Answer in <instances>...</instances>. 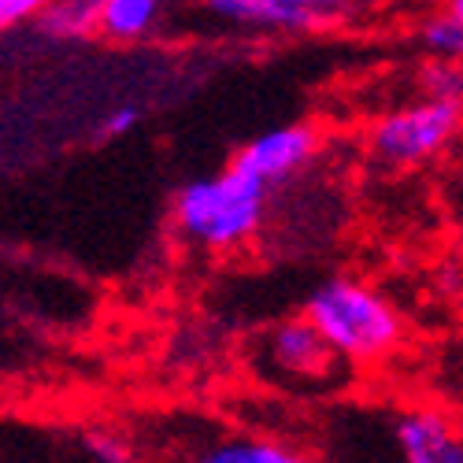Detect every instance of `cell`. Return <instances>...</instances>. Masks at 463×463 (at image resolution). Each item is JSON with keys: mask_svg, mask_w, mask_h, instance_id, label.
Here are the masks:
<instances>
[{"mask_svg": "<svg viewBox=\"0 0 463 463\" xmlns=\"http://www.w3.org/2000/svg\"><path fill=\"white\" fill-rule=\"evenodd\" d=\"M164 15V0H104L100 33L111 42H141L156 30Z\"/></svg>", "mask_w": 463, "mask_h": 463, "instance_id": "cell-8", "label": "cell"}, {"mask_svg": "<svg viewBox=\"0 0 463 463\" xmlns=\"http://www.w3.org/2000/svg\"><path fill=\"white\" fill-rule=\"evenodd\" d=\"M137 123H141V111H137L134 104H123V108H115V111L104 115L100 134H104V137H123V134H130Z\"/></svg>", "mask_w": 463, "mask_h": 463, "instance_id": "cell-15", "label": "cell"}, {"mask_svg": "<svg viewBox=\"0 0 463 463\" xmlns=\"http://www.w3.org/2000/svg\"><path fill=\"white\" fill-rule=\"evenodd\" d=\"M367 5H401V0H367Z\"/></svg>", "mask_w": 463, "mask_h": 463, "instance_id": "cell-17", "label": "cell"}, {"mask_svg": "<svg viewBox=\"0 0 463 463\" xmlns=\"http://www.w3.org/2000/svg\"><path fill=\"white\" fill-rule=\"evenodd\" d=\"M304 316L326 334V341L345 360L356 364L382 360L401 341V319L385 304V297L349 279H330L316 286L312 297L304 300Z\"/></svg>", "mask_w": 463, "mask_h": 463, "instance_id": "cell-2", "label": "cell"}, {"mask_svg": "<svg viewBox=\"0 0 463 463\" xmlns=\"http://www.w3.org/2000/svg\"><path fill=\"white\" fill-rule=\"evenodd\" d=\"M267 360L279 367L282 378H304V382H323L334 374V367L345 360L326 334L312 319H289L279 323L275 334L267 337Z\"/></svg>", "mask_w": 463, "mask_h": 463, "instance_id": "cell-5", "label": "cell"}, {"mask_svg": "<svg viewBox=\"0 0 463 463\" xmlns=\"http://www.w3.org/2000/svg\"><path fill=\"white\" fill-rule=\"evenodd\" d=\"M422 93L463 104V60L434 56L427 67H422Z\"/></svg>", "mask_w": 463, "mask_h": 463, "instance_id": "cell-12", "label": "cell"}, {"mask_svg": "<svg viewBox=\"0 0 463 463\" xmlns=\"http://www.w3.org/2000/svg\"><path fill=\"white\" fill-rule=\"evenodd\" d=\"M49 5L52 0H0V26L12 30L19 23H30V19L42 15Z\"/></svg>", "mask_w": 463, "mask_h": 463, "instance_id": "cell-14", "label": "cell"}, {"mask_svg": "<svg viewBox=\"0 0 463 463\" xmlns=\"http://www.w3.org/2000/svg\"><path fill=\"white\" fill-rule=\"evenodd\" d=\"M393 445L408 463H463V434L438 408H408L393 422Z\"/></svg>", "mask_w": 463, "mask_h": 463, "instance_id": "cell-7", "label": "cell"}, {"mask_svg": "<svg viewBox=\"0 0 463 463\" xmlns=\"http://www.w3.org/2000/svg\"><path fill=\"white\" fill-rule=\"evenodd\" d=\"M204 459L208 463H293L297 452L267 438H234V441H222L219 449H208Z\"/></svg>", "mask_w": 463, "mask_h": 463, "instance_id": "cell-10", "label": "cell"}, {"mask_svg": "<svg viewBox=\"0 0 463 463\" xmlns=\"http://www.w3.org/2000/svg\"><path fill=\"white\" fill-rule=\"evenodd\" d=\"M316 145H319V137H316L312 127L307 123H289V127H275V130L252 137L230 164L256 175L267 185H279V182L297 175L307 160L316 156Z\"/></svg>", "mask_w": 463, "mask_h": 463, "instance_id": "cell-6", "label": "cell"}, {"mask_svg": "<svg viewBox=\"0 0 463 463\" xmlns=\"http://www.w3.org/2000/svg\"><path fill=\"white\" fill-rule=\"evenodd\" d=\"M82 452H86L90 459H100V463H123V459L130 456L127 441L115 438V434H108V430H90V434L82 438Z\"/></svg>", "mask_w": 463, "mask_h": 463, "instance_id": "cell-13", "label": "cell"}, {"mask_svg": "<svg viewBox=\"0 0 463 463\" xmlns=\"http://www.w3.org/2000/svg\"><path fill=\"white\" fill-rule=\"evenodd\" d=\"M204 12L234 26L316 33L349 19L353 0H204Z\"/></svg>", "mask_w": 463, "mask_h": 463, "instance_id": "cell-4", "label": "cell"}, {"mask_svg": "<svg viewBox=\"0 0 463 463\" xmlns=\"http://www.w3.org/2000/svg\"><path fill=\"white\" fill-rule=\"evenodd\" d=\"M445 12H449L452 19H459V23H463V0H445Z\"/></svg>", "mask_w": 463, "mask_h": 463, "instance_id": "cell-16", "label": "cell"}, {"mask_svg": "<svg viewBox=\"0 0 463 463\" xmlns=\"http://www.w3.org/2000/svg\"><path fill=\"white\" fill-rule=\"evenodd\" d=\"M419 42L430 56H449V60H463V23L452 19L449 12L434 15L422 23Z\"/></svg>", "mask_w": 463, "mask_h": 463, "instance_id": "cell-11", "label": "cell"}, {"mask_svg": "<svg viewBox=\"0 0 463 463\" xmlns=\"http://www.w3.org/2000/svg\"><path fill=\"white\" fill-rule=\"evenodd\" d=\"M100 12L104 0H52V5L37 15V26H42L49 37H90L93 30H100Z\"/></svg>", "mask_w": 463, "mask_h": 463, "instance_id": "cell-9", "label": "cell"}, {"mask_svg": "<svg viewBox=\"0 0 463 463\" xmlns=\"http://www.w3.org/2000/svg\"><path fill=\"white\" fill-rule=\"evenodd\" d=\"M463 123V104L422 97L415 104H404L390 115H382L371 130V152L374 160L390 167H411L422 160H434L438 152L456 137Z\"/></svg>", "mask_w": 463, "mask_h": 463, "instance_id": "cell-3", "label": "cell"}, {"mask_svg": "<svg viewBox=\"0 0 463 463\" xmlns=\"http://www.w3.org/2000/svg\"><path fill=\"white\" fill-rule=\"evenodd\" d=\"M267 189H271L267 182L230 164L212 178L182 185L175 201V222L201 249H234L260 230Z\"/></svg>", "mask_w": 463, "mask_h": 463, "instance_id": "cell-1", "label": "cell"}]
</instances>
